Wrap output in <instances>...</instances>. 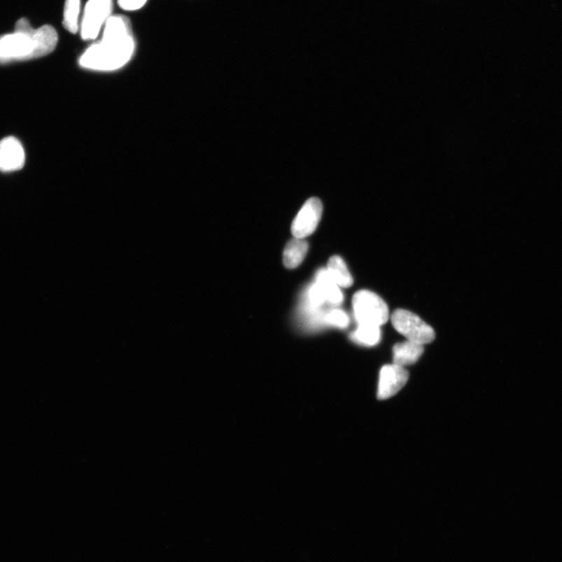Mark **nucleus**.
<instances>
[{
  "label": "nucleus",
  "mask_w": 562,
  "mask_h": 562,
  "mask_svg": "<svg viewBox=\"0 0 562 562\" xmlns=\"http://www.w3.org/2000/svg\"><path fill=\"white\" fill-rule=\"evenodd\" d=\"M134 48L129 19L123 15L111 16L105 24L103 38L86 50L79 64L93 71L118 70L129 62Z\"/></svg>",
  "instance_id": "f257e3e1"
},
{
  "label": "nucleus",
  "mask_w": 562,
  "mask_h": 562,
  "mask_svg": "<svg viewBox=\"0 0 562 562\" xmlns=\"http://www.w3.org/2000/svg\"><path fill=\"white\" fill-rule=\"evenodd\" d=\"M30 25L28 20L20 19L15 32L0 36V64L36 59L35 43L29 32Z\"/></svg>",
  "instance_id": "f03ea898"
},
{
  "label": "nucleus",
  "mask_w": 562,
  "mask_h": 562,
  "mask_svg": "<svg viewBox=\"0 0 562 562\" xmlns=\"http://www.w3.org/2000/svg\"><path fill=\"white\" fill-rule=\"evenodd\" d=\"M356 319L358 324L381 327L389 319L388 304L370 290L358 291L352 299Z\"/></svg>",
  "instance_id": "7ed1b4c3"
},
{
  "label": "nucleus",
  "mask_w": 562,
  "mask_h": 562,
  "mask_svg": "<svg viewBox=\"0 0 562 562\" xmlns=\"http://www.w3.org/2000/svg\"><path fill=\"white\" fill-rule=\"evenodd\" d=\"M391 322L393 327L408 341L424 345L435 340V330L410 311L396 309L391 316Z\"/></svg>",
  "instance_id": "20e7f679"
},
{
  "label": "nucleus",
  "mask_w": 562,
  "mask_h": 562,
  "mask_svg": "<svg viewBox=\"0 0 562 562\" xmlns=\"http://www.w3.org/2000/svg\"><path fill=\"white\" fill-rule=\"evenodd\" d=\"M113 0H90L85 6L80 27L84 40L97 38L103 25L111 17Z\"/></svg>",
  "instance_id": "39448f33"
},
{
  "label": "nucleus",
  "mask_w": 562,
  "mask_h": 562,
  "mask_svg": "<svg viewBox=\"0 0 562 562\" xmlns=\"http://www.w3.org/2000/svg\"><path fill=\"white\" fill-rule=\"evenodd\" d=\"M323 204L318 198H311L304 203L291 225L295 238L304 239L313 234L319 225Z\"/></svg>",
  "instance_id": "423d86ee"
},
{
  "label": "nucleus",
  "mask_w": 562,
  "mask_h": 562,
  "mask_svg": "<svg viewBox=\"0 0 562 562\" xmlns=\"http://www.w3.org/2000/svg\"><path fill=\"white\" fill-rule=\"evenodd\" d=\"M409 372L405 367L394 363L382 367L379 377L377 398L385 400L395 396L407 384Z\"/></svg>",
  "instance_id": "0eeeda50"
},
{
  "label": "nucleus",
  "mask_w": 562,
  "mask_h": 562,
  "mask_svg": "<svg viewBox=\"0 0 562 562\" xmlns=\"http://www.w3.org/2000/svg\"><path fill=\"white\" fill-rule=\"evenodd\" d=\"M25 162V153L20 141L8 137L0 141V171L8 173L20 170Z\"/></svg>",
  "instance_id": "6e6552de"
},
{
  "label": "nucleus",
  "mask_w": 562,
  "mask_h": 562,
  "mask_svg": "<svg viewBox=\"0 0 562 562\" xmlns=\"http://www.w3.org/2000/svg\"><path fill=\"white\" fill-rule=\"evenodd\" d=\"M423 345L410 341L398 343L393 348L394 364L405 367L416 363L423 354Z\"/></svg>",
  "instance_id": "1a4fd4ad"
},
{
  "label": "nucleus",
  "mask_w": 562,
  "mask_h": 562,
  "mask_svg": "<svg viewBox=\"0 0 562 562\" xmlns=\"http://www.w3.org/2000/svg\"><path fill=\"white\" fill-rule=\"evenodd\" d=\"M309 245L303 239H294L290 240L283 250V261L284 266L288 269H295L299 267L306 258Z\"/></svg>",
  "instance_id": "9d476101"
},
{
  "label": "nucleus",
  "mask_w": 562,
  "mask_h": 562,
  "mask_svg": "<svg viewBox=\"0 0 562 562\" xmlns=\"http://www.w3.org/2000/svg\"><path fill=\"white\" fill-rule=\"evenodd\" d=\"M328 272L338 286L349 288L353 283V279L349 272L346 264L340 256L331 257L328 263Z\"/></svg>",
  "instance_id": "9b49d317"
},
{
  "label": "nucleus",
  "mask_w": 562,
  "mask_h": 562,
  "mask_svg": "<svg viewBox=\"0 0 562 562\" xmlns=\"http://www.w3.org/2000/svg\"><path fill=\"white\" fill-rule=\"evenodd\" d=\"M351 340L363 346H375L381 342V332L380 327L374 325L360 324L357 330L352 333Z\"/></svg>",
  "instance_id": "f8f14e48"
},
{
  "label": "nucleus",
  "mask_w": 562,
  "mask_h": 562,
  "mask_svg": "<svg viewBox=\"0 0 562 562\" xmlns=\"http://www.w3.org/2000/svg\"><path fill=\"white\" fill-rule=\"evenodd\" d=\"M323 290L327 301L334 304L343 302V295L339 286L332 280L327 269H321L316 275V282Z\"/></svg>",
  "instance_id": "ddd939ff"
},
{
  "label": "nucleus",
  "mask_w": 562,
  "mask_h": 562,
  "mask_svg": "<svg viewBox=\"0 0 562 562\" xmlns=\"http://www.w3.org/2000/svg\"><path fill=\"white\" fill-rule=\"evenodd\" d=\"M79 13L80 0H66L63 24L67 31L73 34L78 31Z\"/></svg>",
  "instance_id": "4468645a"
},
{
  "label": "nucleus",
  "mask_w": 562,
  "mask_h": 562,
  "mask_svg": "<svg viewBox=\"0 0 562 562\" xmlns=\"http://www.w3.org/2000/svg\"><path fill=\"white\" fill-rule=\"evenodd\" d=\"M327 321L334 326L345 328L349 326V316L341 309H334L330 311L326 316Z\"/></svg>",
  "instance_id": "2eb2a0df"
},
{
  "label": "nucleus",
  "mask_w": 562,
  "mask_h": 562,
  "mask_svg": "<svg viewBox=\"0 0 562 562\" xmlns=\"http://www.w3.org/2000/svg\"><path fill=\"white\" fill-rule=\"evenodd\" d=\"M309 295L311 303L315 307H320L321 304L327 301L323 290L317 283L310 288Z\"/></svg>",
  "instance_id": "dca6fc26"
},
{
  "label": "nucleus",
  "mask_w": 562,
  "mask_h": 562,
  "mask_svg": "<svg viewBox=\"0 0 562 562\" xmlns=\"http://www.w3.org/2000/svg\"><path fill=\"white\" fill-rule=\"evenodd\" d=\"M146 2L147 0H118L120 8L128 11L139 10Z\"/></svg>",
  "instance_id": "f3484780"
}]
</instances>
